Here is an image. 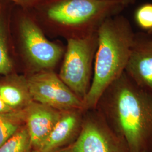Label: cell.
Returning a JSON list of instances; mask_svg holds the SVG:
<instances>
[{
	"label": "cell",
	"instance_id": "1",
	"mask_svg": "<svg viewBox=\"0 0 152 152\" xmlns=\"http://www.w3.org/2000/svg\"><path fill=\"white\" fill-rule=\"evenodd\" d=\"M130 152H152V92L124 72L101 96L96 107Z\"/></svg>",
	"mask_w": 152,
	"mask_h": 152
},
{
	"label": "cell",
	"instance_id": "2",
	"mask_svg": "<svg viewBox=\"0 0 152 152\" xmlns=\"http://www.w3.org/2000/svg\"><path fill=\"white\" fill-rule=\"evenodd\" d=\"M125 8L112 1L45 0L27 10L46 34L68 39L96 32L105 20Z\"/></svg>",
	"mask_w": 152,
	"mask_h": 152
},
{
	"label": "cell",
	"instance_id": "3",
	"mask_svg": "<svg viewBox=\"0 0 152 152\" xmlns=\"http://www.w3.org/2000/svg\"><path fill=\"white\" fill-rule=\"evenodd\" d=\"M97 34L91 83L83 100L85 111L96 108L106 89L125 72L135 32L129 19L118 14L105 20Z\"/></svg>",
	"mask_w": 152,
	"mask_h": 152
},
{
	"label": "cell",
	"instance_id": "4",
	"mask_svg": "<svg viewBox=\"0 0 152 152\" xmlns=\"http://www.w3.org/2000/svg\"><path fill=\"white\" fill-rule=\"evenodd\" d=\"M10 31L24 63L34 73L53 70L64 54L63 46L47 38L27 9L16 5L12 7Z\"/></svg>",
	"mask_w": 152,
	"mask_h": 152
},
{
	"label": "cell",
	"instance_id": "5",
	"mask_svg": "<svg viewBox=\"0 0 152 152\" xmlns=\"http://www.w3.org/2000/svg\"><path fill=\"white\" fill-rule=\"evenodd\" d=\"M66 41L64 59L58 76L83 102L91 83L92 63L98 46L97 32Z\"/></svg>",
	"mask_w": 152,
	"mask_h": 152
},
{
	"label": "cell",
	"instance_id": "6",
	"mask_svg": "<svg viewBox=\"0 0 152 152\" xmlns=\"http://www.w3.org/2000/svg\"><path fill=\"white\" fill-rule=\"evenodd\" d=\"M73 152H130L125 139L108 124L103 115L88 113L83 120Z\"/></svg>",
	"mask_w": 152,
	"mask_h": 152
},
{
	"label": "cell",
	"instance_id": "7",
	"mask_svg": "<svg viewBox=\"0 0 152 152\" xmlns=\"http://www.w3.org/2000/svg\"><path fill=\"white\" fill-rule=\"evenodd\" d=\"M27 80L34 102L61 112L78 109L85 110L83 102L53 70L33 73Z\"/></svg>",
	"mask_w": 152,
	"mask_h": 152
},
{
	"label": "cell",
	"instance_id": "8",
	"mask_svg": "<svg viewBox=\"0 0 152 152\" xmlns=\"http://www.w3.org/2000/svg\"><path fill=\"white\" fill-rule=\"evenodd\" d=\"M125 73L137 85L152 92V36L135 33Z\"/></svg>",
	"mask_w": 152,
	"mask_h": 152
},
{
	"label": "cell",
	"instance_id": "9",
	"mask_svg": "<svg viewBox=\"0 0 152 152\" xmlns=\"http://www.w3.org/2000/svg\"><path fill=\"white\" fill-rule=\"evenodd\" d=\"M61 112L36 102L24 109V122L30 136L32 152L43 145L60 118Z\"/></svg>",
	"mask_w": 152,
	"mask_h": 152
},
{
	"label": "cell",
	"instance_id": "10",
	"mask_svg": "<svg viewBox=\"0 0 152 152\" xmlns=\"http://www.w3.org/2000/svg\"><path fill=\"white\" fill-rule=\"evenodd\" d=\"M85 110L78 109L61 112L60 118L43 145L37 151L32 152H54L61 149L77 137L81 129Z\"/></svg>",
	"mask_w": 152,
	"mask_h": 152
},
{
	"label": "cell",
	"instance_id": "11",
	"mask_svg": "<svg viewBox=\"0 0 152 152\" xmlns=\"http://www.w3.org/2000/svg\"><path fill=\"white\" fill-rule=\"evenodd\" d=\"M0 81V95L13 110H24L34 102L27 78L14 73L8 75Z\"/></svg>",
	"mask_w": 152,
	"mask_h": 152
},
{
	"label": "cell",
	"instance_id": "12",
	"mask_svg": "<svg viewBox=\"0 0 152 152\" xmlns=\"http://www.w3.org/2000/svg\"><path fill=\"white\" fill-rule=\"evenodd\" d=\"M11 9L12 6L2 4L0 10V75L4 76L12 73L14 69L10 50Z\"/></svg>",
	"mask_w": 152,
	"mask_h": 152
},
{
	"label": "cell",
	"instance_id": "13",
	"mask_svg": "<svg viewBox=\"0 0 152 152\" xmlns=\"http://www.w3.org/2000/svg\"><path fill=\"white\" fill-rule=\"evenodd\" d=\"M24 125V110L0 113V147Z\"/></svg>",
	"mask_w": 152,
	"mask_h": 152
},
{
	"label": "cell",
	"instance_id": "14",
	"mask_svg": "<svg viewBox=\"0 0 152 152\" xmlns=\"http://www.w3.org/2000/svg\"><path fill=\"white\" fill-rule=\"evenodd\" d=\"M32 145L25 125L0 147V152H31Z\"/></svg>",
	"mask_w": 152,
	"mask_h": 152
},
{
	"label": "cell",
	"instance_id": "15",
	"mask_svg": "<svg viewBox=\"0 0 152 152\" xmlns=\"http://www.w3.org/2000/svg\"><path fill=\"white\" fill-rule=\"evenodd\" d=\"M135 20L139 27L151 34L152 33V4L147 3L140 6L135 12Z\"/></svg>",
	"mask_w": 152,
	"mask_h": 152
},
{
	"label": "cell",
	"instance_id": "16",
	"mask_svg": "<svg viewBox=\"0 0 152 152\" xmlns=\"http://www.w3.org/2000/svg\"><path fill=\"white\" fill-rule=\"evenodd\" d=\"M12 2L14 5L20 7L25 9H29L45 0H0Z\"/></svg>",
	"mask_w": 152,
	"mask_h": 152
},
{
	"label": "cell",
	"instance_id": "17",
	"mask_svg": "<svg viewBox=\"0 0 152 152\" xmlns=\"http://www.w3.org/2000/svg\"><path fill=\"white\" fill-rule=\"evenodd\" d=\"M13 111L12 109H11L5 102V101L3 100L1 96L0 95V113H7L12 112Z\"/></svg>",
	"mask_w": 152,
	"mask_h": 152
},
{
	"label": "cell",
	"instance_id": "18",
	"mask_svg": "<svg viewBox=\"0 0 152 152\" xmlns=\"http://www.w3.org/2000/svg\"><path fill=\"white\" fill-rule=\"evenodd\" d=\"M106 1H112L119 2L122 5L125 6L126 7H127L129 6L134 5L136 2L137 0H106Z\"/></svg>",
	"mask_w": 152,
	"mask_h": 152
},
{
	"label": "cell",
	"instance_id": "19",
	"mask_svg": "<svg viewBox=\"0 0 152 152\" xmlns=\"http://www.w3.org/2000/svg\"><path fill=\"white\" fill-rule=\"evenodd\" d=\"M54 152H73L72 151V144L67 146V147H64L61 149H60Z\"/></svg>",
	"mask_w": 152,
	"mask_h": 152
},
{
	"label": "cell",
	"instance_id": "20",
	"mask_svg": "<svg viewBox=\"0 0 152 152\" xmlns=\"http://www.w3.org/2000/svg\"><path fill=\"white\" fill-rule=\"evenodd\" d=\"M2 2H3V1H0V10H1V8H2V4H3Z\"/></svg>",
	"mask_w": 152,
	"mask_h": 152
},
{
	"label": "cell",
	"instance_id": "21",
	"mask_svg": "<svg viewBox=\"0 0 152 152\" xmlns=\"http://www.w3.org/2000/svg\"><path fill=\"white\" fill-rule=\"evenodd\" d=\"M151 36H152V33H151Z\"/></svg>",
	"mask_w": 152,
	"mask_h": 152
},
{
	"label": "cell",
	"instance_id": "22",
	"mask_svg": "<svg viewBox=\"0 0 152 152\" xmlns=\"http://www.w3.org/2000/svg\"></svg>",
	"mask_w": 152,
	"mask_h": 152
}]
</instances>
